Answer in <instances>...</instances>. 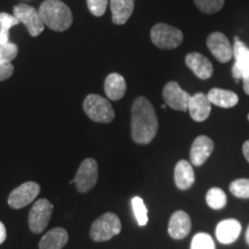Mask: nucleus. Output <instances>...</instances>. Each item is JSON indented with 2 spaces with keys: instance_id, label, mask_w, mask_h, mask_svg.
<instances>
[{
  "instance_id": "1",
  "label": "nucleus",
  "mask_w": 249,
  "mask_h": 249,
  "mask_svg": "<svg viewBox=\"0 0 249 249\" xmlns=\"http://www.w3.org/2000/svg\"><path fill=\"white\" fill-rule=\"evenodd\" d=\"M132 139L138 144H149L158 130L157 114L148 98L138 97L132 107Z\"/></svg>"
},
{
  "instance_id": "2",
  "label": "nucleus",
  "mask_w": 249,
  "mask_h": 249,
  "mask_svg": "<svg viewBox=\"0 0 249 249\" xmlns=\"http://www.w3.org/2000/svg\"><path fill=\"white\" fill-rule=\"evenodd\" d=\"M39 15L46 27L54 31H66L73 23L71 8L60 0H45L38 8Z\"/></svg>"
},
{
  "instance_id": "3",
  "label": "nucleus",
  "mask_w": 249,
  "mask_h": 249,
  "mask_svg": "<svg viewBox=\"0 0 249 249\" xmlns=\"http://www.w3.org/2000/svg\"><path fill=\"white\" fill-rule=\"evenodd\" d=\"M83 110L89 119L95 123L108 124L112 123L116 117L111 103L107 98L96 93H90L83 102Z\"/></svg>"
},
{
  "instance_id": "4",
  "label": "nucleus",
  "mask_w": 249,
  "mask_h": 249,
  "mask_svg": "<svg viewBox=\"0 0 249 249\" xmlns=\"http://www.w3.org/2000/svg\"><path fill=\"white\" fill-rule=\"evenodd\" d=\"M121 232V222L119 217L113 213L102 214L92 223L90 227V236L93 241L104 242L110 240Z\"/></svg>"
},
{
  "instance_id": "5",
  "label": "nucleus",
  "mask_w": 249,
  "mask_h": 249,
  "mask_svg": "<svg viewBox=\"0 0 249 249\" xmlns=\"http://www.w3.org/2000/svg\"><path fill=\"white\" fill-rule=\"evenodd\" d=\"M151 42L158 49L172 50L178 48L183 40V34L178 28L165 23H157L151 28Z\"/></svg>"
},
{
  "instance_id": "6",
  "label": "nucleus",
  "mask_w": 249,
  "mask_h": 249,
  "mask_svg": "<svg viewBox=\"0 0 249 249\" xmlns=\"http://www.w3.org/2000/svg\"><path fill=\"white\" fill-rule=\"evenodd\" d=\"M233 57L235 62L232 68V75L235 80L244 81V90L249 95V49L239 37L234 38Z\"/></svg>"
},
{
  "instance_id": "7",
  "label": "nucleus",
  "mask_w": 249,
  "mask_h": 249,
  "mask_svg": "<svg viewBox=\"0 0 249 249\" xmlns=\"http://www.w3.org/2000/svg\"><path fill=\"white\" fill-rule=\"evenodd\" d=\"M53 213V204L45 198H39L34 203L30 209L28 224H29L30 231L35 234H39L48 227L50 219Z\"/></svg>"
},
{
  "instance_id": "8",
  "label": "nucleus",
  "mask_w": 249,
  "mask_h": 249,
  "mask_svg": "<svg viewBox=\"0 0 249 249\" xmlns=\"http://www.w3.org/2000/svg\"><path fill=\"white\" fill-rule=\"evenodd\" d=\"M76 189L81 194H86L95 187L98 180V164L93 158H87L80 164L79 170L73 179Z\"/></svg>"
},
{
  "instance_id": "9",
  "label": "nucleus",
  "mask_w": 249,
  "mask_h": 249,
  "mask_svg": "<svg viewBox=\"0 0 249 249\" xmlns=\"http://www.w3.org/2000/svg\"><path fill=\"white\" fill-rule=\"evenodd\" d=\"M13 11L14 17L27 27L28 33L31 37H37L44 30L45 24L40 18L38 9L26 4H18L14 6Z\"/></svg>"
},
{
  "instance_id": "10",
  "label": "nucleus",
  "mask_w": 249,
  "mask_h": 249,
  "mask_svg": "<svg viewBox=\"0 0 249 249\" xmlns=\"http://www.w3.org/2000/svg\"><path fill=\"white\" fill-rule=\"evenodd\" d=\"M40 187L37 182L27 181L20 185L8 196V205L13 209H22L36 200L39 195Z\"/></svg>"
},
{
  "instance_id": "11",
  "label": "nucleus",
  "mask_w": 249,
  "mask_h": 249,
  "mask_svg": "<svg viewBox=\"0 0 249 249\" xmlns=\"http://www.w3.org/2000/svg\"><path fill=\"white\" fill-rule=\"evenodd\" d=\"M192 95L180 88L176 81H171L164 87L163 99L167 107L176 111H188V104Z\"/></svg>"
},
{
  "instance_id": "12",
  "label": "nucleus",
  "mask_w": 249,
  "mask_h": 249,
  "mask_svg": "<svg viewBox=\"0 0 249 249\" xmlns=\"http://www.w3.org/2000/svg\"><path fill=\"white\" fill-rule=\"evenodd\" d=\"M207 46L219 62L225 64L233 58V46L222 33L210 34L207 39Z\"/></svg>"
},
{
  "instance_id": "13",
  "label": "nucleus",
  "mask_w": 249,
  "mask_h": 249,
  "mask_svg": "<svg viewBox=\"0 0 249 249\" xmlns=\"http://www.w3.org/2000/svg\"><path fill=\"white\" fill-rule=\"evenodd\" d=\"M192 230V220L188 213L185 211L179 210L173 213L170 218L167 231L174 240H181L189 234Z\"/></svg>"
},
{
  "instance_id": "14",
  "label": "nucleus",
  "mask_w": 249,
  "mask_h": 249,
  "mask_svg": "<svg viewBox=\"0 0 249 249\" xmlns=\"http://www.w3.org/2000/svg\"><path fill=\"white\" fill-rule=\"evenodd\" d=\"M214 149L213 141L205 135L197 136L191 148V163L194 166H201L207 161Z\"/></svg>"
},
{
  "instance_id": "15",
  "label": "nucleus",
  "mask_w": 249,
  "mask_h": 249,
  "mask_svg": "<svg viewBox=\"0 0 249 249\" xmlns=\"http://www.w3.org/2000/svg\"><path fill=\"white\" fill-rule=\"evenodd\" d=\"M186 65L188 68H191V71L198 79L208 80L213 76V64L203 54L197 53V52H192V53L187 54Z\"/></svg>"
},
{
  "instance_id": "16",
  "label": "nucleus",
  "mask_w": 249,
  "mask_h": 249,
  "mask_svg": "<svg viewBox=\"0 0 249 249\" xmlns=\"http://www.w3.org/2000/svg\"><path fill=\"white\" fill-rule=\"evenodd\" d=\"M241 230V224L236 219L222 220L216 227V238L220 244H233L240 236Z\"/></svg>"
},
{
  "instance_id": "17",
  "label": "nucleus",
  "mask_w": 249,
  "mask_h": 249,
  "mask_svg": "<svg viewBox=\"0 0 249 249\" xmlns=\"http://www.w3.org/2000/svg\"><path fill=\"white\" fill-rule=\"evenodd\" d=\"M188 111L193 120L197 123L207 120L211 112V103L208 99V96L203 92L195 93L194 96H192L188 104Z\"/></svg>"
},
{
  "instance_id": "18",
  "label": "nucleus",
  "mask_w": 249,
  "mask_h": 249,
  "mask_svg": "<svg viewBox=\"0 0 249 249\" xmlns=\"http://www.w3.org/2000/svg\"><path fill=\"white\" fill-rule=\"evenodd\" d=\"M174 182L181 191L189 189L195 182V172L192 163L185 160H179L174 167Z\"/></svg>"
},
{
  "instance_id": "19",
  "label": "nucleus",
  "mask_w": 249,
  "mask_h": 249,
  "mask_svg": "<svg viewBox=\"0 0 249 249\" xmlns=\"http://www.w3.org/2000/svg\"><path fill=\"white\" fill-rule=\"evenodd\" d=\"M68 241V233L62 227H55L46 232L40 239L39 249H62Z\"/></svg>"
},
{
  "instance_id": "20",
  "label": "nucleus",
  "mask_w": 249,
  "mask_h": 249,
  "mask_svg": "<svg viewBox=\"0 0 249 249\" xmlns=\"http://www.w3.org/2000/svg\"><path fill=\"white\" fill-rule=\"evenodd\" d=\"M104 90L107 98L111 101H119L124 96L127 90L126 81L118 73H111L104 82Z\"/></svg>"
},
{
  "instance_id": "21",
  "label": "nucleus",
  "mask_w": 249,
  "mask_h": 249,
  "mask_svg": "<svg viewBox=\"0 0 249 249\" xmlns=\"http://www.w3.org/2000/svg\"><path fill=\"white\" fill-rule=\"evenodd\" d=\"M112 21L114 24H124L134 12V0H110Z\"/></svg>"
},
{
  "instance_id": "22",
  "label": "nucleus",
  "mask_w": 249,
  "mask_h": 249,
  "mask_svg": "<svg viewBox=\"0 0 249 249\" xmlns=\"http://www.w3.org/2000/svg\"><path fill=\"white\" fill-rule=\"evenodd\" d=\"M207 96L211 104L223 108H231L239 102V97L235 92L225 89L213 88L208 92Z\"/></svg>"
},
{
  "instance_id": "23",
  "label": "nucleus",
  "mask_w": 249,
  "mask_h": 249,
  "mask_svg": "<svg viewBox=\"0 0 249 249\" xmlns=\"http://www.w3.org/2000/svg\"><path fill=\"white\" fill-rule=\"evenodd\" d=\"M20 23L18 18L8 13H0V44L9 43V30Z\"/></svg>"
},
{
  "instance_id": "24",
  "label": "nucleus",
  "mask_w": 249,
  "mask_h": 249,
  "mask_svg": "<svg viewBox=\"0 0 249 249\" xmlns=\"http://www.w3.org/2000/svg\"><path fill=\"white\" fill-rule=\"evenodd\" d=\"M205 200H207V203L211 209L220 210L227 203V196L223 189L214 187V188H211L208 191Z\"/></svg>"
},
{
  "instance_id": "25",
  "label": "nucleus",
  "mask_w": 249,
  "mask_h": 249,
  "mask_svg": "<svg viewBox=\"0 0 249 249\" xmlns=\"http://www.w3.org/2000/svg\"><path fill=\"white\" fill-rule=\"evenodd\" d=\"M132 203V208H133V213L134 216L136 218V222L140 226H145L148 224V209L145 207L144 201L142 200L140 196H134L130 201Z\"/></svg>"
},
{
  "instance_id": "26",
  "label": "nucleus",
  "mask_w": 249,
  "mask_h": 249,
  "mask_svg": "<svg viewBox=\"0 0 249 249\" xmlns=\"http://www.w3.org/2000/svg\"><path fill=\"white\" fill-rule=\"evenodd\" d=\"M191 249H216V245L210 234L208 233H197L193 236Z\"/></svg>"
},
{
  "instance_id": "27",
  "label": "nucleus",
  "mask_w": 249,
  "mask_h": 249,
  "mask_svg": "<svg viewBox=\"0 0 249 249\" xmlns=\"http://www.w3.org/2000/svg\"><path fill=\"white\" fill-rule=\"evenodd\" d=\"M195 5L204 14H214L224 6V0H194Z\"/></svg>"
},
{
  "instance_id": "28",
  "label": "nucleus",
  "mask_w": 249,
  "mask_h": 249,
  "mask_svg": "<svg viewBox=\"0 0 249 249\" xmlns=\"http://www.w3.org/2000/svg\"><path fill=\"white\" fill-rule=\"evenodd\" d=\"M230 192L239 198H249V179H236L232 181Z\"/></svg>"
},
{
  "instance_id": "29",
  "label": "nucleus",
  "mask_w": 249,
  "mask_h": 249,
  "mask_svg": "<svg viewBox=\"0 0 249 249\" xmlns=\"http://www.w3.org/2000/svg\"><path fill=\"white\" fill-rule=\"evenodd\" d=\"M18 53V48L14 43H6L0 44V61L11 62L17 58Z\"/></svg>"
},
{
  "instance_id": "30",
  "label": "nucleus",
  "mask_w": 249,
  "mask_h": 249,
  "mask_svg": "<svg viewBox=\"0 0 249 249\" xmlns=\"http://www.w3.org/2000/svg\"><path fill=\"white\" fill-rule=\"evenodd\" d=\"M87 5L93 17H103L107 12L108 0H87Z\"/></svg>"
},
{
  "instance_id": "31",
  "label": "nucleus",
  "mask_w": 249,
  "mask_h": 249,
  "mask_svg": "<svg viewBox=\"0 0 249 249\" xmlns=\"http://www.w3.org/2000/svg\"><path fill=\"white\" fill-rule=\"evenodd\" d=\"M14 66L11 62L0 61V82L5 81L13 75Z\"/></svg>"
},
{
  "instance_id": "32",
  "label": "nucleus",
  "mask_w": 249,
  "mask_h": 249,
  "mask_svg": "<svg viewBox=\"0 0 249 249\" xmlns=\"http://www.w3.org/2000/svg\"><path fill=\"white\" fill-rule=\"evenodd\" d=\"M6 238H7V232H6V227L4 224L0 222V245L4 244Z\"/></svg>"
},
{
  "instance_id": "33",
  "label": "nucleus",
  "mask_w": 249,
  "mask_h": 249,
  "mask_svg": "<svg viewBox=\"0 0 249 249\" xmlns=\"http://www.w3.org/2000/svg\"><path fill=\"white\" fill-rule=\"evenodd\" d=\"M242 152H244L246 160H247L249 163V140H248V141H246L244 143V145H242Z\"/></svg>"
},
{
  "instance_id": "34",
  "label": "nucleus",
  "mask_w": 249,
  "mask_h": 249,
  "mask_svg": "<svg viewBox=\"0 0 249 249\" xmlns=\"http://www.w3.org/2000/svg\"><path fill=\"white\" fill-rule=\"evenodd\" d=\"M246 242L249 245V225L247 227V231H246Z\"/></svg>"
},
{
  "instance_id": "35",
  "label": "nucleus",
  "mask_w": 249,
  "mask_h": 249,
  "mask_svg": "<svg viewBox=\"0 0 249 249\" xmlns=\"http://www.w3.org/2000/svg\"><path fill=\"white\" fill-rule=\"evenodd\" d=\"M248 120H249V114H248Z\"/></svg>"
}]
</instances>
